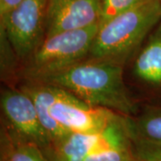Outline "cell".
Listing matches in <instances>:
<instances>
[{
	"label": "cell",
	"mask_w": 161,
	"mask_h": 161,
	"mask_svg": "<svg viewBox=\"0 0 161 161\" xmlns=\"http://www.w3.org/2000/svg\"><path fill=\"white\" fill-rule=\"evenodd\" d=\"M50 114L70 132L102 131L121 115L113 110L90 105L59 87H57V98L50 107Z\"/></svg>",
	"instance_id": "52a82bcc"
},
{
	"label": "cell",
	"mask_w": 161,
	"mask_h": 161,
	"mask_svg": "<svg viewBox=\"0 0 161 161\" xmlns=\"http://www.w3.org/2000/svg\"><path fill=\"white\" fill-rule=\"evenodd\" d=\"M87 59L38 81L62 88L92 106L132 116L137 109L124 81L123 64Z\"/></svg>",
	"instance_id": "6da1fadb"
},
{
	"label": "cell",
	"mask_w": 161,
	"mask_h": 161,
	"mask_svg": "<svg viewBox=\"0 0 161 161\" xmlns=\"http://www.w3.org/2000/svg\"><path fill=\"white\" fill-rule=\"evenodd\" d=\"M48 0H23L0 19L2 33L17 58L27 60L45 39Z\"/></svg>",
	"instance_id": "277c9868"
},
{
	"label": "cell",
	"mask_w": 161,
	"mask_h": 161,
	"mask_svg": "<svg viewBox=\"0 0 161 161\" xmlns=\"http://www.w3.org/2000/svg\"><path fill=\"white\" fill-rule=\"evenodd\" d=\"M133 64V75L146 84L161 85V22L149 37Z\"/></svg>",
	"instance_id": "30bf717a"
},
{
	"label": "cell",
	"mask_w": 161,
	"mask_h": 161,
	"mask_svg": "<svg viewBox=\"0 0 161 161\" xmlns=\"http://www.w3.org/2000/svg\"><path fill=\"white\" fill-rule=\"evenodd\" d=\"M101 0H48L45 38L100 23Z\"/></svg>",
	"instance_id": "ba28073f"
},
{
	"label": "cell",
	"mask_w": 161,
	"mask_h": 161,
	"mask_svg": "<svg viewBox=\"0 0 161 161\" xmlns=\"http://www.w3.org/2000/svg\"><path fill=\"white\" fill-rule=\"evenodd\" d=\"M83 161H139V159L132 139L125 143L98 150L88 156Z\"/></svg>",
	"instance_id": "4fadbf2b"
},
{
	"label": "cell",
	"mask_w": 161,
	"mask_h": 161,
	"mask_svg": "<svg viewBox=\"0 0 161 161\" xmlns=\"http://www.w3.org/2000/svg\"><path fill=\"white\" fill-rule=\"evenodd\" d=\"M99 24L46 37L26 60L23 75L42 80L87 59Z\"/></svg>",
	"instance_id": "3957f363"
},
{
	"label": "cell",
	"mask_w": 161,
	"mask_h": 161,
	"mask_svg": "<svg viewBox=\"0 0 161 161\" xmlns=\"http://www.w3.org/2000/svg\"><path fill=\"white\" fill-rule=\"evenodd\" d=\"M23 0H0V19L18 6Z\"/></svg>",
	"instance_id": "2e32d148"
},
{
	"label": "cell",
	"mask_w": 161,
	"mask_h": 161,
	"mask_svg": "<svg viewBox=\"0 0 161 161\" xmlns=\"http://www.w3.org/2000/svg\"><path fill=\"white\" fill-rule=\"evenodd\" d=\"M27 80L21 89L33 100L40 123L48 134L52 145L55 146L71 133L59 125L50 114V107L57 98V87L38 80Z\"/></svg>",
	"instance_id": "9c48e42d"
},
{
	"label": "cell",
	"mask_w": 161,
	"mask_h": 161,
	"mask_svg": "<svg viewBox=\"0 0 161 161\" xmlns=\"http://www.w3.org/2000/svg\"><path fill=\"white\" fill-rule=\"evenodd\" d=\"M145 1L148 0H101L102 16L100 23Z\"/></svg>",
	"instance_id": "5bb4252c"
},
{
	"label": "cell",
	"mask_w": 161,
	"mask_h": 161,
	"mask_svg": "<svg viewBox=\"0 0 161 161\" xmlns=\"http://www.w3.org/2000/svg\"><path fill=\"white\" fill-rule=\"evenodd\" d=\"M161 22V1L148 0L99 24L88 58L124 64Z\"/></svg>",
	"instance_id": "7a4b0ae2"
},
{
	"label": "cell",
	"mask_w": 161,
	"mask_h": 161,
	"mask_svg": "<svg viewBox=\"0 0 161 161\" xmlns=\"http://www.w3.org/2000/svg\"><path fill=\"white\" fill-rule=\"evenodd\" d=\"M0 104L2 125L24 141L38 145L50 158L53 145L29 95L21 88L6 89L1 92Z\"/></svg>",
	"instance_id": "5b68a950"
},
{
	"label": "cell",
	"mask_w": 161,
	"mask_h": 161,
	"mask_svg": "<svg viewBox=\"0 0 161 161\" xmlns=\"http://www.w3.org/2000/svg\"><path fill=\"white\" fill-rule=\"evenodd\" d=\"M132 141L128 116L119 115L102 131L71 132L62 142L53 146L51 161H83L98 150Z\"/></svg>",
	"instance_id": "8992f818"
},
{
	"label": "cell",
	"mask_w": 161,
	"mask_h": 161,
	"mask_svg": "<svg viewBox=\"0 0 161 161\" xmlns=\"http://www.w3.org/2000/svg\"><path fill=\"white\" fill-rule=\"evenodd\" d=\"M0 161H51L36 144L24 141L1 125Z\"/></svg>",
	"instance_id": "8fae6325"
},
{
	"label": "cell",
	"mask_w": 161,
	"mask_h": 161,
	"mask_svg": "<svg viewBox=\"0 0 161 161\" xmlns=\"http://www.w3.org/2000/svg\"><path fill=\"white\" fill-rule=\"evenodd\" d=\"M132 139L161 147V108L146 110L135 118L128 116Z\"/></svg>",
	"instance_id": "7c38bea8"
},
{
	"label": "cell",
	"mask_w": 161,
	"mask_h": 161,
	"mask_svg": "<svg viewBox=\"0 0 161 161\" xmlns=\"http://www.w3.org/2000/svg\"><path fill=\"white\" fill-rule=\"evenodd\" d=\"M139 161H161V147L133 140Z\"/></svg>",
	"instance_id": "9a60e30c"
},
{
	"label": "cell",
	"mask_w": 161,
	"mask_h": 161,
	"mask_svg": "<svg viewBox=\"0 0 161 161\" xmlns=\"http://www.w3.org/2000/svg\"><path fill=\"white\" fill-rule=\"evenodd\" d=\"M160 1H161V0H160Z\"/></svg>",
	"instance_id": "e0dca14e"
}]
</instances>
